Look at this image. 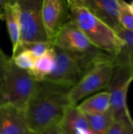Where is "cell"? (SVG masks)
<instances>
[{"label": "cell", "instance_id": "4fadbf2b", "mask_svg": "<svg viewBox=\"0 0 133 134\" xmlns=\"http://www.w3.org/2000/svg\"><path fill=\"white\" fill-rule=\"evenodd\" d=\"M5 21L9 36L12 43V57L19 50L21 44L20 26L16 0H7L4 7L2 19Z\"/></svg>", "mask_w": 133, "mask_h": 134}, {"label": "cell", "instance_id": "7402d4cb", "mask_svg": "<svg viewBox=\"0 0 133 134\" xmlns=\"http://www.w3.org/2000/svg\"><path fill=\"white\" fill-rule=\"evenodd\" d=\"M106 134H128L126 121H114Z\"/></svg>", "mask_w": 133, "mask_h": 134}, {"label": "cell", "instance_id": "30bf717a", "mask_svg": "<svg viewBox=\"0 0 133 134\" xmlns=\"http://www.w3.org/2000/svg\"><path fill=\"white\" fill-rule=\"evenodd\" d=\"M96 17L114 31L122 26L119 22L118 0H79Z\"/></svg>", "mask_w": 133, "mask_h": 134}, {"label": "cell", "instance_id": "484cf974", "mask_svg": "<svg viewBox=\"0 0 133 134\" xmlns=\"http://www.w3.org/2000/svg\"><path fill=\"white\" fill-rule=\"evenodd\" d=\"M128 7H129V9L130 12L133 14V2H130V3L128 2Z\"/></svg>", "mask_w": 133, "mask_h": 134}, {"label": "cell", "instance_id": "2e32d148", "mask_svg": "<svg viewBox=\"0 0 133 134\" xmlns=\"http://www.w3.org/2000/svg\"><path fill=\"white\" fill-rule=\"evenodd\" d=\"M55 58L56 54L53 47L44 55L35 60L34 66L28 71L36 82L44 81L52 73L55 67Z\"/></svg>", "mask_w": 133, "mask_h": 134}, {"label": "cell", "instance_id": "e0dca14e", "mask_svg": "<svg viewBox=\"0 0 133 134\" xmlns=\"http://www.w3.org/2000/svg\"><path fill=\"white\" fill-rule=\"evenodd\" d=\"M85 117L90 129L95 134H106L114 121L110 110L99 115H85Z\"/></svg>", "mask_w": 133, "mask_h": 134}, {"label": "cell", "instance_id": "9a60e30c", "mask_svg": "<svg viewBox=\"0 0 133 134\" xmlns=\"http://www.w3.org/2000/svg\"><path fill=\"white\" fill-rule=\"evenodd\" d=\"M123 41V48L121 53L115 57L118 64L125 66L133 79V31L125 30L122 27L115 31Z\"/></svg>", "mask_w": 133, "mask_h": 134}, {"label": "cell", "instance_id": "ffe728a7", "mask_svg": "<svg viewBox=\"0 0 133 134\" xmlns=\"http://www.w3.org/2000/svg\"><path fill=\"white\" fill-rule=\"evenodd\" d=\"M119 3V22L122 28L133 31V14L128 7V2L118 0Z\"/></svg>", "mask_w": 133, "mask_h": 134}, {"label": "cell", "instance_id": "4316f807", "mask_svg": "<svg viewBox=\"0 0 133 134\" xmlns=\"http://www.w3.org/2000/svg\"><path fill=\"white\" fill-rule=\"evenodd\" d=\"M0 54H4V52L2 50V49H1V47H0Z\"/></svg>", "mask_w": 133, "mask_h": 134}, {"label": "cell", "instance_id": "9c48e42d", "mask_svg": "<svg viewBox=\"0 0 133 134\" xmlns=\"http://www.w3.org/2000/svg\"><path fill=\"white\" fill-rule=\"evenodd\" d=\"M53 42V46L71 52H89L96 49L84 33L71 20L62 26Z\"/></svg>", "mask_w": 133, "mask_h": 134}, {"label": "cell", "instance_id": "d6986e66", "mask_svg": "<svg viewBox=\"0 0 133 134\" xmlns=\"http://www.w3.org/2000/svg\"><path fill=\"white\" fill-rule=\"evenodd\" d=\"M53 47V41L52 40H47V41H44V42H33V43L22 44L20 46L18 52L22 50V49L29 50L33 54L34 58L38 59L40 57H42V55H44L48 50H49Z\"/></svg>", "mask_w": 133, "mask_h": 134}, {"label": "cell", "instance_id": "cb8c5ba5", "mask_svg": "<svg viewBox=\"0 0 133 134\" xmlns=\"http://www.w3.org/2000/svg\"><path fill=\"white\" fill-rule=\"evenodd\" d=\"M127 125V131L128 134H133V119L132 118L126 121Z\"/></svg>", "mask_w": 133, "mask_h": 134}, {"label": "cell", "instance_id": "277c9868", "mask_svg": "<svg viewBox=\"0 0 133 134\" xmlns=\"http://www.w3.org/2000/svg\"><path fill=\"white\" fill-rule=\"evenodd\" d=\"M37 82L28 71L17 68L9 57L5 66L4 86L7 104L22 111H26L27 106L32 97Z\"/></svg>", "mask_w": 133, "mask_h": 134}, {"label": "cell", "instance_id": "5bb4252c", "mask_svg": "<svg viewBox=\"0 0 133 134\" xmlns=\"http://www.w3.org/2000/svg\"><path fill=\"white\" fill-rule=\"evenodd\" d=\"M85 115H99L109 111L110 94L107 91L96 93L77 105Z\"/></svg>", "mask_w": 133, "mask_h": 134}, {"label": "cell", "instance_id": "52a82bcc", "mask_svg": "<svg viewBox=\"0 0 133 134\" xmlns=\"http://www.w3.org/2000/svg\"><path fill=\"white\" fill-rule=\"evenodd\" d=\"M21 44L49 40L42 19V0H16Z\"/></svg>", "mask_w": 133, "mask_h": 134}, {"label": "cell", "instance_id": "ba28073f", "mask_svg": "<svg viewBox=\"0 0 133 134\" xmlns=\"http://www.w3.org/2000/svg\"><path fill=\"white\" fill-rule=\"evenodd\" d=\"M42 19L46 36L53 41L62 26L70 20L67 1L42 0Z\"/></svg>", "mask_w": 133, "mask_h": 134}, {"label": "cell", "instance_id": "44dd1931", "mask_svg": "<svg viewBox=\"0 0 133 134\" xmlns=\"http://www.w3.org/2000/svg\"><path fill=\"white\" fill-rule=\"evenodd\" d=\"M9 57L4 53L0 54V106L6 104V98L5 94L4 86V75H5V66Z\"/></svg>", "mask_w": 133, "mask_h": 134}, {"label": "cell", "instance_id": "8fae6325", "mask_svg": "<svg viewBox=\"0 0 133 134\" xmlns=\"http://www.w3.org/2000/svg\"><path fill=\"white\" fill-rule=\"evenodd\" d=\"M25 111L6 104L0 106V134H28Z\"/></svg>", "mask_w": 133, "mask_h": 134}, {"label": "cell", "instance_id": "d4e9b609", "mask_svg": "<svg viewBox=\"0 0 133 134\" xmlns=\"http://www.w3.org/2000/svg\"><path fill=\"white\" fill-rule=\"evenodd\" d=\"M5 3H6V0H0V20L2 19L4 7H5Z\"/></svg>", "mask_w": 133, "mask_h": 134}, {"label": "cell", "instance_id": "6da1fadb", "mask_svg": "<svg viewBox=\"0 0 133 134\" xmlns=\"http://www.w3.org/2000/svg\"><path fill=\"white\" fill-rule=\"evenodd\" d=\"M71 89V86L47 80L37 82L25 111L31 132L38 133L59 124L65 109L71 104L68 100Z\"/></svg>", "mask_w": 133, "mask_h": 134}, {"label": "cell", "instance_id": "5b68a950", "mask_svg": "<svg viewBox=\"0 0 133 134\" xmlns=\"http://www.w3.org/2000/svg\"><path fill=\"white\" fill-rule=\"evenodd\" d=\"M115 64V57L99 63L90 70L68 93L71 104L77 105L85 97L99 90L107 89Z\"/></svg>", "mask_w": 133, "mask_h": 134}, {"label": "cell", "instance_id": "603a6c76", "mask_svg": "<svg viewBox=\"0 0 133 134\" xmlns=\"http://www.w3.org/2000/svg\"><path fill=\"white\" fill-rule=\"evenodd\" d=\"M28 134H63V133L61 132V130L56 125V126H52L45 130H43V131H41L38 133H34V132L30 131Z\"/></svg>", "mask_w": 133, "mask_h": 134}, {"label": "cell", "instance_id": "7c38bea8", "mask_svg": "<svg viewBox=\"0 0 133 134\" xmlns=\"http://www.w3.org/2000/svg\"><path fill=\"white\" fill-rule=\"evenodd\" d=\"M63 134H95L90 129L85 115L77 105L69 104L57 125Z\"/></svg>", "mask_w": 133, "mask_h": 134}, {"label": "cell", "instance_id": "ac0fdd59", "mask_svg": "<svg viewBox=\"0 0 133 134\" xmlns=\"http://www.w3.org/2000/svg\"><path fill=\"white\" fill-rule=\"evenodd\" d=\"M13 64L19 68L30 71L34 64L35 58L33 54L27 49H22L16 54L10 57Z\"/></svg>", "mask_w": 133, "mask_h": 134}, {"label": "cell", "instance_id": "7a4b0ae2", "mask_svg": "<svg viewBox=\"0 0 133 134\" xmlns=\"http://www.w3.org/2000/svg\"><path fill=\"white\" fill-rule=\"evenodd\" d=\"M53 49L56 54L55 67L45 80L71 87L75 86L99 63L114 57L98 49L82 53L66 51L55 46Z\"/></svg>", "mask_w": 133, "mask_h": 134}, {"label": "cell", "instance_id": "8992f818", "mask_svg": "<svg viewBox=\"0 0 133 134\" xmlns=\"http://www.w3.org/2000/svg\"><path fill=\"white\" fill-rule=\"evenodd\" d=\"M129 69L115 60L112 77L107 87L110 94V111L114 121H127L132 119L127 105V93L132 82Z\"/></svg>", "mask_w": 133, "mask_h": 134}, {"label": "cell", "instance_id": "3957f363", "mask_svg": "<svg viewBox=\"0 0 133 134\" xmlns=\"http://www.w3.org/2000/svg\"><path fill=\"white\" fill-rule=\"evenodd\" d=\"M70 20L86 36L96 49L117 57L123 48V41L118 34L96 17L79 0H67Z\"/></svg>", "mask_w": 133, "mask_h": 134}]
</instances>
